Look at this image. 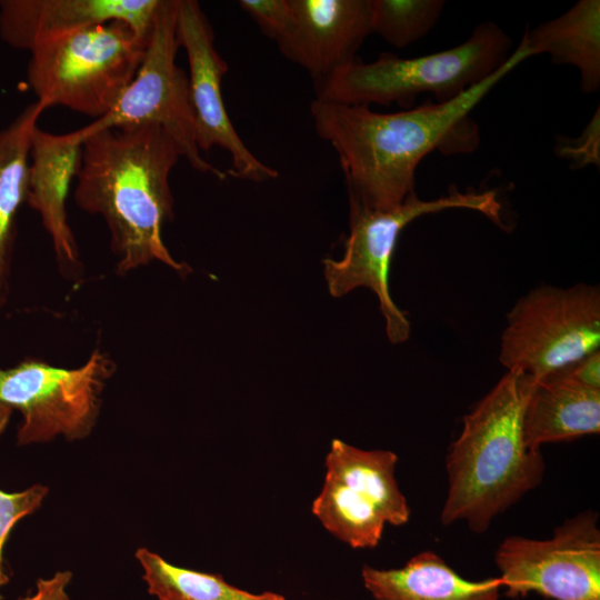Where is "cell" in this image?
I'll return each mask as SVG.
<instances>
[{
    "instance_id": "obj_16",
    "label": "cell",
    "mask_w": 600,
    "mask_h": 600,
    "mask_svg": "<svg viewBox=\"0 0 600 600\" xmlns=\"http://www.w3.org/2000/svg\"><path fill=\"white\" fill-rule=\"evenodd\" d=\"M600 432V390L552 373L533 381L522 411L528 447L570 441Z\"/></svg>"
},
{
    "instance_id": "obj_1",
    "label": "cell",
    "mask_w": 600,
    "mask_h": 600,
    "mask_svg": "<svg viewBox=\"0 0 600 600\" xmlns=\"http://www.w3.org/2000/svg\"><path fill=\"white\" fill-rule=\"evenodd\" d=\"M530 57L519 42L509 60L484 81L451 100L428 101L400 112L314 99L310 104L314 130L338 153L349 201L370 210L396 208L414 192L416 170L429 153L473 151L479 133L470 112Z\"/></svg>"
},
{
    "instance_id": "obj_2",
    "label": "cell",
    "mask_w": 600,
    "mask_h": 600,
    "mask_svg": "<svg viewBox=\"0 0 600 600\" xmlns=\"http://www.w3.org/2000/svg\"><path fill=\"white\" fill-rule=\"evenodd\" d=\"M179 158L174 142L156 124L108 128L83 139L74 202L104 219L119 273L156 260L178 272L189 270L162 240V228L173 218L169 177Z\"/></svg>"
},
{
    "instance_id": "obj_20",
    "label": "cell",
    "mask_w": 600,
    "mask_h": 600,
    "mask_svg": "<svg viewBox=\"0 0 600 600\" xmlns=\"http://www.w3.org/2000/svg\"><path fill=\"white\" fill-rule=\"evenodd\" d=\"M136 558L149 593L159 600H286L273 592L244 591L227 583L219 574L174 566L147 548H139Z\"/></svg>"
},
{
    "instance_id": "obj_21",
    "label": "cell",
    "mask_w": 600,
    "mask_h": 600,
    "mask_svg": "<svg viewBox=\"0 0 600 600\" xmlns=\"http://www.w3.org/2000/svg\"><path fill=\"white\" fill-rule=\"evenodd\" d=\"M444 4L443 0H370L372 33L404 48L434 27Z\"/></svg>"
},
{
    "instance_id": "obj_26",
    "label": "cell",
    "mask_w": 600,
    "mask_h": 600,
    "mask_svg": "<svg viewBox=\"0 0 600 600\" xmlns=\"http://www.w3.org/2000/svg\"><path fill=\"white\" fill-rule=\"evenodd\" d=\"M71 578L70 571H58L48 579H39L36 593L19 600H70L67 587Z\"/></svg>"
},
{
    "instance_id": "obj_7",
    "label": "cell",
    "mask_w": 600,
    "mask_h": 600,
    "mask_svg": "<svg viewBox=\"0 0 600 600\" xmlns=\"http://www.w3.org/2000/svg\"><path fill=\"white\" fill-rule=\"evenodd\" d=\"M500 342L502 366L533 381L598 351L599 288L579 283L530 290L507 314Z\"/></svg>"
},
{
    "instance_id": "obj_12",
    "label": "cell",
    "mask_w": 600,
    "mask_h": 600,
    "mask_svg": "<svg viewBox=\"0 0 600 600\" xmlns=\"http://www.w3.org/2000/svg\"><path fill=\"white\" fill-rule=\"evenodd\" d=\"M179 44L189 63V92L194 118L196 140L200 151L213 147L231 158L229 177L266 182L278 171L259 160L243 143L224 107L221 80L229 67L214 47L212 27L196 0H177Z\"/></svg>"
},
{
    "instance_id": "obj_6",
    "label": "cell",
    "mask_w": 600,
    "mask_h": 600,
    "mask_svg": "<svg viewBox=\"0 0 600 600\" xmlns=\"http://www.w3.org/2000/svg\"><path fill=\"white\" fill-rule=\"evenodd\" d=\"M349 206L350 232L343 257L322 261L328 289L334 298L360 287L374 292L386 320L387 336L394 344L404 342L410 334V322L394 304L388 282L393 250L404 227L421 216L448 209L473 210L506 227L501 203L492 190L461 191L451 187L447 194L432 200H422L414 191L389 210H370L350 201Z\"/></svg>"
},
{
    "instance_id": "obj_10",
    "label": "cell",
    "mask_w": 600,
    "mask_h": 600,
    "mask_svg": "<svg viewBox=\"0 0 600 600\" xmlns=\"http://www.w3.org/2000/svg\"><path fill=\"white\" fill-rule=\"evenodd\" d=\"M397 462L392 451L362 450L332 440L324 482L312 503L313 514L350 547H376L386 524L402 526L410 518L394 474Z\"/></svg>"
},
{
    "instance_id": "obj_14",
    "label": "cell",
    "mask_w": 600,
    "mask_h": 600,
    "mask_svg": "<svg viewBox=\"0 0 600 600\" xmlns=\"http://www.w3.org/2000/svg\"><path fill=\"white\" fill-rule=\"evenodd\" d=\"M291 21L280 52L314 84L356 59L372 33L370 0H290Z\"/></svg>"
},
{
    "instance_id": "obj_27",
    "label": "cell",
    "mask_w": 600,
    "mask_h": 600,
    "mask_svg": "<svg viewBox=\"0 0 600 600\" xmlns=\"http://www.w3.org/2000/svg\"><path fill=\"white\" fill-rule=\"evenodd\" d=\"M12 409L0 399V438L9 423Z\"/></svg>"
},
{
    "instance_id": "obj_4",
    "label": "cell",
    "mask_w": 600,
    "mask_h": 600,
    "mask_svg": "<svg viewBox=\"0 0 600 600\" xmlns=\"http://www.w3.org/2000/svg\"><path fill=\"white\" fill-rule=\"evenodd\" d=\"M511 38L494 22H482L462 43L427 56L381 53L372 62L357 59L314 84L316 99L354 106L399 103L432 93L451 100L497 72L510 58Z\"/></svg>"
},
{
    "instance_id": "obj_5",
    "label": "cell",
    "mask_w": 600,
    "mask_h": 600,
    "mask_svg": "<svg viewBox=\"0 0 600 600\" xmlns=\"http://www.w3.org/2000/svg\"><path fill=\"white\" fill-rule=\"evenodd\" d=\"M147 46L124 22L96 24L32 48L27 82L46 109L60 106L97 120L118 103Z\"/></svg>"
},
{
    "instance_id": "obj_11",
    "label": "cell",
    "mask_w": 600,
    "mask_h": 600,
    "mask_svg": "<svg viewBox=\"0 0 600 600\" xmlns=\"http://www.w3.org/2000/svg\"><path fill=\"white\" fill-rule=\"evenodd\" d=\"M599 516L587 510L566 520L549 539L506 538L494 562L510 598L600 600Z\"/></svg>"
},
{
    "instance_id": "obj_15",
    "label": "cell",
    "mask_w": 600,
    "mask_h": 600,
    "mask_svg": "<svg viewBox=\"0 0 600 600\" xmlns=\"http://www.w3.org/2000/svg\"><path fill=\"white\" fill-rule=\"evenodd\" d=\"M76 130L54 134L34 128L29 153L26 202L49 234L58 263L67 271L79 264V251L68 222L67 197L81 158Z\"/></svg>"
},
{
    "instance_id": "obj_9",
    "label": "cell",
    "mask_w": 600,
    "mask_h": 600,
    "mask_svg": "<svg viewBox=\"0 0 600 600\" xmlns=\"http://www.w3.org/2000/svg\"><path fill=\"white\" fill-rule=\"evenodd\" d=\"M113 371V361L98 350L77 368L36 359L0 368V399L22 417L18 443H43L57 437L79 440L90 434Z\"/></svg>"
},
{
    "instance_id": "obj_23",
    "label": "cell",
    "mask_w": 600,
    "mask_h": 600,
    "mask_svg": "<svg viewBox=\"0 0 600 600\" xmlns=\"http://www.w3.org/2000/svg\"><path fill=\"white\" fill-rule=\"evenodd\" d=\"M556 153L570 161L574 168L600 163V117L599 108L582 131L573 139H557Z\"/></svg>"
},
{
    "instance_id": "obj_8",
    "label": "cell",
    "mask_w": 600,
    "mask_h": 600,
    "mask_svg": "<svg viewBox=\"0 0 600 600\" xmlns=\"http://www.w3.org/2000/svg\"><path fill=\"white\" fill-rule=\"evenodd\" d=\"M180 48L177 0H160L153 30L140 67L114 108L76 130L82 142L93 132L119 127L156 124L174 142L197 171L226 180L228 173L207 161L196 140L188 74L176 63Z\"/></svg>"
},
{
    "instance_id": "obj_22",
    "label": "cell",
    "mask_w": 600,
    "mask_h": 600,
    "mask_svg": "<svg viewBox=\"0 0 600 600\" xmlns=\"http://www.w3.org/2000/svg\"><path fill=\"white\" fill-rule=\"evenodd\" d=\"M48 492L49 488L42 484H33L19 492L0 490V587L9 581L3 569L2 552L11 529L19 520L39 509Z\"/></svg>"
},
{
    "instance_id": "obj_19",
    "label": "cell",
    "mask_w": 600,
    "mask_h": 600,
    "mask_svg": "<svg viewBox=\"0 0 600 600\" xmlns=\"http://www.w3.org/2000/svg\"><path fill=\"white\" fill-rule=\"evenodd\" d=\"M44 110L36 101L0 130V311L7 297L16 217L27 198L31 137Z\"/></svg>"
},
{
    "instance_id": "obj_25",
    "label": "cell",
    "mask_w": 600,
    "mask_h": 600,
    "mask_svg": "<svg viewBox=\"0 0 600 600\" xmlns=\"http://www.w3.org/2000/svg\"><path fill=\"white\" fill-rule=\"evenodd\" d=\"M553 373L600 390V351H594Z\"/></svg>"
},
{
    "instance_id": "obj_24",
    "label": "cell",
    "mask_w": 600,
    "mask_h": 600,
    "mask_svg": "<svg viewBox=\"0 0 600 600\" xmlns=\"http://www.w3.org/2000/svg\"><path fill=\"white\" fill-rule=\"evenodd\" d=\"M238 3L276 43L286 34L291 21L290 0H240Z\"/></svg>"
},
{
    "instance_id": "obj_13",
    "label": "cell",
    "mask_w": 600,
    "mask_h": 600,
    "mask_svg": "<svg viewBox=\"0 0 600 600\" xmlns=\"http://www.w3.org/2000/svg\"><path fill=\"white\" fill-rule=\"evenodd\" d=\"M160 0H0V38L17 50L96 24L121 21L148 44Z\"/></svg>"
},
{
    "instance_id": "obj_3",
    "label": "cell",
    "mask_w": 600,
    "mask_h": 600,
    "mask_svg": "<svg viewBox=\"0 0 600 600\" xmlns=\"http://www.w3.org/2000/svg\"><path fill=\"white\" fill-rule=\"evenodd\" d=\"M533 380L507 371L463 417V427L447 457L448 491L440 519L449 526L463 521L476 533L543 479L541 450L528 447L522 411Z\"/></svg>"
},
{
    "instance_id": "obj_17",
    "label": "cell",
    "mask_w": 600,
    "mask_h": 600,
    "mask_svg": "<svg viewBox=\"0 0 600 600\" xmlns=\"http://www.w3.org/2000/svg\"><path fill=\"white\" fill-rule=\"evenodd\" d=\"M364 588L376 600H500L499 577L469 580L431 550L413 556L403 567L363 566Z\"/></svg>"
},
{
    "instance_id": "obj_18",
    "label": "cell",
    "mask_w": 600,
    "mask_h": 600,
    "mask_svg": "<svg viewBox=\"0 0 600 600\" xmlns=\"http://www.w3.org/2000/svg\"><path fill=\"white\" fill-rule=\"evenodd\" d=\"M531 57L548 54L554 63L574 67L586 94L600 88V1L579 0L561 16L523 33Z\"/></svg>"
}]
</instances>
